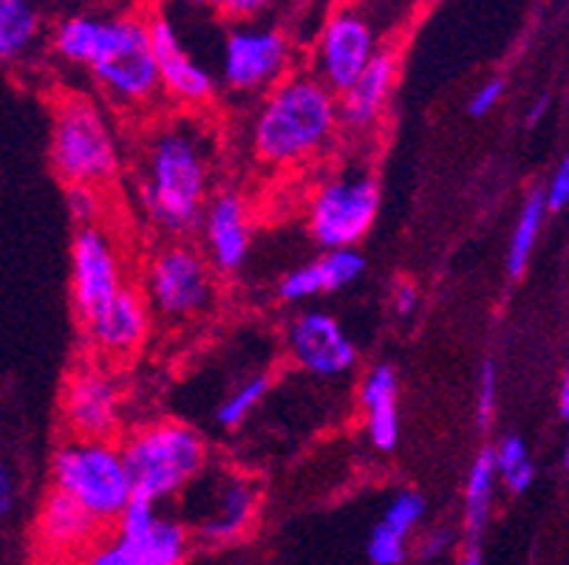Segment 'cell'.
<instances>
[{"label": "cell", "mask_w": 569, "mask_h": 565, "mask_svg": "<svg viewBox=\"0 0 569 565\" xmlns=\"http://www.w3.org/2000/svg\"><path fill=\"white\" fill-rule=\"evenodd\" d=\"M51 49L60 60L91 71L108 100L122 108L151 105L162 91L151 23L142 18L71 14L57 23Z\"/></svg>", "instance_id": "1"}, {"label": "cell", "mask_w": 569, "mask_h": 565, "mask_svg": "<svg viewBox=\"0 0 569 565\" xmlns=\"http://www.w3.org/2000/svg\"><path fill=\"white\" fill-rule=\"evenodd\" d=\"M210 184V144L199 128L170 122L148 137L139 155L137 193L144 218L162 235L182 241L201 230Z\"/></svg>", "instance_id": "2"}, {"label": "cell", "mask_w": 569, "mask_h": 565, "mask_svg": "<svg viewBox=\"0 0 569 565\" xmlns=\"http://www.w3.org/2000/svg\"><path fill=\"white\" fill-rule=\"evenodd\" d=\"M340 100L318 74H295L263 97L250 124L252 153L269 168H292L323 153L340 131Z\"/></svg>", "instance_id": "3"}, {"label": "cell", "mask_w": 569, "mask_h": 565, "mask_svg": "<svg viewBox=\"0 0 569 565\" xmlns=\"http://www.w3.org/2000/svg\"><path fill=\"white\" fill-rule=\"evenodd\" d=\"M49 159L66 186H106L122 168L117 133L106 111L82 93H66L51 111Z\"/></svg>", "instance_id": "4"}, {"label": "cell", "mask_w": 569, "mask_h": 565, "mask_svg": "<svg viewBox=\"0 0 569 565\" xmlns=\"http://www.w3.org/2000/svg\"><path fill=\"white\" fill-rule=\"evenodd\" d=\"M133 497L164 504L184 495L207 473V444L184 422H153L122 444Z\"/></svg>", "instance_id": "5"}, {"label": "cell", "mask_w": 569, "mask_h": 565, "mask_svg": "<svg viewBox=\"0 0 569 565\" xmlns=\"http://www.w3.org/2000/svg\"><path fill=\"white\" fill-rule=\"evenodd\" d=\"M51 484L74 497L100 523L119 521L133 501L126 453L113 442H94V438L66 442L51 458Z\"/></svg>", "instance_id": "6"}, {"label": "cell", "mask_w": 569, "mask_h": 565, "mask_svg": "<svg viewBox=\"0 0 569 565\" xmlns=\"http://www.w3.org/2000/svg\"><path fill=\"white\" fill-rule=\"evenodd\" d=\"M188 552V526L162 515L157 504L133 497L117 521V535L97 543L86 554V565H184Z\"/></svg>", "instance_id": "7"}, {"label": "cell", "mask_w": 569, "mask_h": 565, "mask_svg": "<svg viewBox=\"0 0 569 565\" xmlns=\"http://www.w3.org/2000/svg\"><path fill=\"white\" fill-rule=\"evenodd\" d=\"M380 210V184L369 170L335 175L315 190L309 204V235L329 249H357Z\"/></svg>", "instance_id": "8"}, {"label": "cell", "mask_w": 569, "mask_h": 565, "mask_svg": "<svg viewBox=\"0 0 569 565\" xmlns=\"http://www.w3.org/2000/svg\"><path fill=\"white\" fill-rule=\"evenodd\" d=\"M142 294L151 303V311L170 323L199 317L213 300L210 261L184 241L164 243L144 266Z\"/></svg>", "instance_id": "9"}, {"label": "cell", "mask_w": 569, "mask_h": 565, "mask_svg": "<svg viewBox=\"0 0 569 565\" xmlns=\"http://www.w3.org/2000/svg\"><path fill=\"white\" fill-rule=\"evenodd\" d=\"M184 495L193 497L196 537L213 546L241 541L258 512V484L232 470L201 475Z\"/></svg>", "instance_id": "10"}, {"label": "cell", "mask_w": 569, "mask_h": 565, "mask_svg": "<svg viewBox=\"0 0 569 565\" xmlns=\"http://www.w3.org/2000/svg\"><path fill=\"white\" fill-rule=\"evenodd\" d=\"M126 289L117 241L102 226H80L71 241V303L80 323L106 311Z\"/></svg>", "instance_id": "11"}, {"label": "cell", "mask_w": 569, "mask_h": 565, "mask_svg": "<svg viewBox=\"0 0 569 565\" xmlns=\"http://www.w3.org/2000/svg\"><path fill=\"white\" fill-rule=\"evenodd\" d=\"M60 411L74 438L113 442L122 427V387L108 367L86 362L66 380Z\"/></svg>", "instance_id": "12"}, {"label": "cell", "mask_w": 569, "mask_h": 565, "mask_svg": "<svg viewBox=\"0 0 569 565\" xmlns=\"http://www.w3.org/2000/svg\"><path fill=\"white\" fill-rule=\"evenodd\" d=\"M289 43L281 31L261 26H236L224 40L221 74L227 88L241 93L263 91L287 80Z\"/></svg>", "instance_id": "13"}, {"label": "cell", "mask_w": 569, "mask_h": 565, "mask_svg": "<svg viewBox=\"0 0 569 565\" xmlns=\"http://www.w3.org/2000/svg\"><path fill=\"white\" fill-rule=\"evenodd\" d=\"M375 26L363 12L346 9L326 23L318 43V77L335 93H346L355 85L369 62L377 57Z\"/></svg>", "instance_id": "14"}, {"label": "cell", "mask_w": 569, "mask_h": 565, "mask_svg": "<svg viewBox=\"0 0 569 565\" xmlns=\"http://www.w3.org/2000/svg\"><path fill=\"white\" fill-rule=\"evenodd\" d=\"M287 351L301 371L335 380L355 367L357 349L343 325L326 311H301L287 329Z\"/></svg>", "instance_id": "15"}, {"label": "cell", "mask_w": 569, "mask_h": 565, "mask_svg": "<svg viewBox=\"0 0 569 565\" xmlns=\"http://www.w3.org/2000/svg\"><path fill=\"white\" fill-rule=\"evenodd\" d=\"M148 23H151V43L153 57H157L159 65L162 93H168L173 102H182V105L190 108H199L204 105V102L213 100L216 80L210 77V71H207L201 62H196V57L184 49L182 38L176 34L170 20L162 18V14H153Z\"/></svg>", "instance_id": "16"}, {"label": "cell", "mask_w": 569, "mask_h": 565, "mask_svg": "<svg viewBox=\"0 0 569 565\" xmlns=\"http://www.w3.org/2000/svg\"><path fill=\"white\" fill-rule=\"evenodd\" d=\"M201 241L210 266L221 274L241 272L250 258L252 230L250 212L241 195L219 193L207 204L201 218Z\"/></svg>", "instance_id": "17"}, {"label": "cell", "mask_w": 569, "mask_h": 565, "mask_svg": "<svg viewBox=\"0 0 569 565\" xmlns=\"http://www.w3.org/2000/svg\"><path fill=\"white\" fill-rule=\"evenodd\" d=\"M82 329L102 356H131L151 331V303L142 292L126 286L106 311Z\"/></svg>", "instance_id": "18"}, {"label": "cell", "mask_w": 569, "mask_h": 565, "mask_svg": "<svg viewBox=\"0 0 569 565\" xmlns=\"http://www.w3.org/2000/svg\"><path fill=\"white\" fill-rule=\"evenodd\" d=\"M366 272V258L357 249H329L318 261L303 263L283 274L278 283V297L283 303H307L320 294L343 292Z\"/></svg>", "instance_id": "19"}, {"label": "cell", "mask_w": 569, "mask_h": 565, "mask_svg": "<svg viewBox=\"0 0 569 565\" xmlns=\"http://www.w3.org/2000/svg\"><path fill=\"white\" fill-rule=\"evenodd\" d=\"M102 523L66 492L51 490L38 512V541L51 554H86L94 548Z\"/></svg>", "instance_id": "20"}, {"label": "cell", "mask_w": 569, "mask_h": 565, "mask_svg": "<svg viewBox=\"0 0 569 565\" xmlns=\"http://www.w3.org/2000/svg\"><path fill=\"white\" fill-rule=\"evenodd\" d=\"M397 51L395 49H380L375 60L369 62V69L363 77L355 82L346 93H340V119L343 128L355 133L371 131L380 122L382 111L388 105V97L395 91L397 82Z\"/></svg>", "instance_id": "21"}, {"label": "cell", "mask_w": 569, "mask_h": 565, "mask_svg": "<svg viewBox=\"0 0 569 565\" xmlns=\"http://www.w3.org/2000/svg\"><path fill=\"white\" fill-rule=\"evenodd\" d=\"M397 396H400V380L397 371L388 362L371 367L360 385V404L366 416V435L371 447L380 453H391L400 444V411H397Z\"/></svg>", "instance_id": "22"}, {"label": "cell", "mask_w": 569, "mask_h": 565, "mask_svg": "<svg viewBox=\"0 0 569 565\" xmlns=\"http://www.w3.org/2000/svg\"><path fill=\"white\" fill-rule=\"evenodd\" d=\"M499 466H496L493 444L482 447L473 455L468 466L462 492V528L465 541L479 546L485 528H488L490 515H493L496 490H499Z\"/></svg>", "instance_id": "23"}, {"label": "cell", "mask_w": 569, "mask_h": 565, "mask_svg": "<svg viewBox=\"0 0 569 565\" xmlns=\"http://www.w3.org/2000/svg\"><path fill=\"white\" fill-rule=\"evenodd\" d=\"M40 40V12L32 0H0V57L14 62Z\"/></svg>", "instance_id": "24"}, {"label": "cell", "mask_w": 569, "mask_h": 565, "mask_svg": "<svg viewBox=\"0 0 569 565\" xmlns=\"http://www.w3.org/2000/svg\"><path fill=\"white\" fill-rule=\"evenodd\" d=\"M547 212H550V206H547L545 190H532L525 199V204H521L513 235H510V243H507V274L510 278H521L525 274L538 235H541V226H545Z\"/></svg>", "instance_id": "25"}, {"label": "cell", "mask_w": 569, "mask_h": 565, "mask_svg": "<svg viewBox=\"0 0 569 565\" xmlns=\"http://www.w3.org/2000/svg\"><path fill=\"white\" fill-rule=\"evenodd\" d=\"M269 387H272V382H269L267 373H252V376H247V380L241 382V385L232 387L224 396V402L219 404L216 422L224 430H238L258 411V407H261L263 398L269 396Z\"/></svg>", "instance_id": "26"}, {"label": "cell", "mask_w": 569, "mask_h": 565, "mask_svg": "<svg viewBox=\"0 0 569 565\" xmlns=\"http://www.w3.org/2000/svg\"><path fill=\"white\" fill-rule=\"evenodd\" d=\"M493 450L496 466H499V481L505 484V490L513 492V495L530 490L532 481H536V464H532L525 438L510 433L499 444H493Z\"/></svg>", "instance_id": "27"}, {"label": "cell", "mask_w": 569, "mask_h": 565, "mask_svg": "<svg viewBox=\"0 0 569 565\" xmlns=\"http://www.w3.org/2000/svg\"><path fill=\"white\" fill-rule=\"evenodd\" d=\"M428 515V501L419 495L417 490H400L391 501L386 504L380 517V526L388 532L406 537V541H417V532Z\"/></svg>", "instance_id": "28"}, {"label": "cell", "mask_w": 569, "mask_h": 565, "mask_svg": "<svg viewBox=\"0 0 569 565\" xmlns=\"http://www.w3.org/2000/svg\"><path fill=\"white\" fill-rule=\"evenodd\" d=\"M366 554H369L371 565H406L413 554V543L377 523L366 541Z\"/></svg>", "instance_id": "29"}, {"label": "cell", "mask_w": 569, "mask_h": 565, "mask_svg": "<svg viewBox=\"0 0 569 565\" xmlns=\"http://www.w3.org/2000/svg\"><path fill=\"white\" fill-rule=\"evenodd\" d=\"M496 402H499V367L488 360L479 371V387H476V424L488 427L496 416Z\"/></svg>", "instance_id": "30"}, {"label": "cell", "mask_w": 569, "mask_h": 565, "mask_svg": "<svg viewBox=\"0 0 569 565\" xmlns=\"http://www.w3.org/2000/svg\"><path fill=\"white\" fill-rule=\"evenodd\" d=\"M453 543H457V532H453L451 526H433L426 528L422 535H417V541H413V554H417V559H422V563H437V559L451 554Z\"/></svg>", "instance_id": "31"}, {"label": "cell", "mask_w": 569, "mask_h": 565, "mask_svg": "<svg viewBox=\"0 0 569 565\" xmlns=\"http://www.w3.org/2000/svg\"><path fill=\"white\" fill-rule=\"evenodd\" d=\"M69 210L80 221V226H94L102 212V195L97 186H69Z\"/></svg>", "instance_id": "32"}, {"label": "cell", "mask_w": 569, "mask_h": 565, "mask_svg": "<svg viewBox=\"0 0 569 565\" xmlns=\"http://www.w3.org/2000/svg\"><path fill=\"white\" fill-rule=\"evenodd\" d=\"M501 97H505V80H499V77H496V80L482 82V85L473 91V97H470L468 113L476 119L488 117V113H493V108L499 105Z\"/></svg>", "instance_id": "33"}, {"label": "cell", "mask_w": 569, "mask_h": 565, "mask_svg": "<svg viewBox=\"0 0 569 565\" xmlns=\"http://www.w3.org/2000/svg\"><path fill=\"white\" fill-rule=\"evenodd\" d=\"M545 195H547V206H550V212L563 210V206L569 204V153L558 162L550 184L545 186Z\"/></svg>", "instance_id": "34"}, {"label": "cell", "mask_w": 569, "mask_h": 565, "mask_svg": "<svg viewBox=\"0 0 569 565\" xmlns=\"http://www.w3.org/2000/svg\"><path fill=\"white\" fill-rule=\"evenodd\" d=\"M269 3L272 0H216V9L230 20H250L261 14Z\"/></svg>", "instance_id": "35"}, {"label": "cell", "mask_w": 569, "mask_h": 565, "mask_svg": "<svg viewBox=\"0 0 569 565\" xmlns=\"http://www.w3.org/2000/svg\"><path fill=\"white\" fill-rule=\"evenodd\" d=\"M391 309L397 311V317L408 320L413 314V311L419 309V292L413 283H397L395 286V294H391Z\"/></svg>", "instance_id": "36"}, {"label": "cell", "mask_w": 569, "mask_h": 565, "mask_svg": "<svg viewBox=\"0 0 569 565\" xmlns=\"http://www.w3.org/2000/svg\"><path fill=\"white\" fill-rule=\"evenodd\" d=\"M12 506H14L12 473H9V466H3V473H0V515L3 517L12 515Z\"/></svg>", "instance_id": "37"}, {"label": "cell", "mask_w": 569, "mask_h": 565, "mask_svg": "<svg viewBox=\"0 0 569 565\" xmlns=\"http://www.w3.org/2000/svg\"><path fill=\"white\" fill-rule=\"evenodd\" d=\"M558 416L569 422V365L563 367L561 382H558Z\"/></svg>", "instance_id": "38"}, {"label": "cell", "mask_w": 569, "mask_h": 565, "mask_svg": "<svg viewBox=\"0 0 569 565\" xmlns=\"http://www.w3.org/2000/svg\"><path fill=\"white\" fill-rule=\"evenodd\" d=\"M457 565H485L482 552H479V546H473V543H468V546H465V552L459 554Z\"/></svg>", "instance_id": "39"}, {"label": "cell", "mask_w": 569, "mask_h": 565, "mask_svg": "<svg viewBox=\"0 0 569 565\" xmlns=\"http://www.w3.org/2000/svg\"><path fill=\"white\" fill-rule=\"evenodd\" d=\"M547 97H541V100L536 102V105L530 108V117H527V124H536V122H541V119H545V113H547Z\"/></svg>", "instance_id": "40"}, {"label": "cell", "mask_w": 569, "mask_h": 565, "mask_svg": "<svg viewBox=\"0 0 569 565\" xmlns=\"http://www.w3.org/2000/svg\"><path fill=\"white\" fill-rule=\"evenodd\" d=\"M382 3H388L391 9H408L413 3H419V0H382Z\"/></svg>", "instance_id": "41"}, {"label": "cell", "mask_w": 569, "mask_h": 565, "mask_svg": "<svg viewBox=\"0 0 569 565\" xmlns=\"http://www.w3.org/2000/svg\"><path fill=\"white\" fill-rule=\"evenodd\" d=\"M184 3H193V7H207V3H213L216 7V0H184Z\"/></svg>", "instance_id": "42"}, {"label": "cell", "mask_w": 569, "mask_h": 565, "mask_svg": "<svg viewBox=\"0 0 569 565\" xmlns=\"http://www.w3.org/2000/svg\"><path fill=\"white\" fill-rule=\"evenodd\" d=\"M563 466H567V473H569V433H567V447H563Z\"/></svg>", "instance_id": "43"}]
</instances>
